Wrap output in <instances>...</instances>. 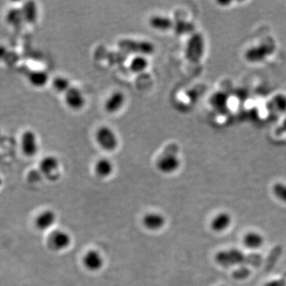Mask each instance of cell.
<instances>
[{"label":"cell","mask_w":286,"mask_h":286,"mask_svg":"<svg viewBox=\"0 0 286 286\" xmlns=\"http://www.w3.org/2000/svg\"><path fill=\"white\" fill-rule=\"evenodd\" d=\"M204 54V39L199 33H193L188 40L185 48V56L188 60L197 63L201 60Z\"/></svg>","instance_id":"2"},{"label":"cell","mask_w":286,"mask_h":286,"mask_svg":"<svg viewBox=\"0 0 286 286\" xmlns=\"http://www.w3.org/2000/svg\"><path fill=\"white\" fill-rule=\"evenodd\" d=\"M60 169L61 165L59 160L52 155L45 157L39 165V171L41 174L50 181H56L59 179L61 174Z\"/></svg>","instance_id":"5"},{"label":"cell","mask_w":286,"mask_h":286,"mask_svg":"<svg viewBox=\"0 0 286 286\" xmlns=\"http://www.w3.org/2000/svg\"><path fill=\"white\" fill-rule=\"evenodd\" d=\"M156 167L162 174H174L181 167V160L174 153H167L157 161Z\"/></svg>","instance_id":"7"},{"label":"cell","mask_w":286,"mask_h":286,"mask_svg":"<svg viewBox=\"0 0 286 286\" xmlns=\"http://www.w3.org/2000/svg\"><path fill=\"white\" fill-rule=\"evenodd\" d=\"M52 86L58 93H65L72 87L69 79L64 76H56L55 78L52 80Z\"/></svg>","instance_id":"21"},{"label":"cell","mask_w":286,"mask_h":286,"mask_svg":"<svg viewBox=\"0 0 286 286\" xmlns=\"http://www.w3.org/2000/svg\"><path fill=\"white\" fill-rule=\"evenodd\" d=\"M219 286H227V285H219Z\"/></svg>","instance_id":"31"},{"label":"cell","mask_w":286,"mask_h":286,"mask_svg":"<svg viewBox=\"0 0 286 286\" xmlns=\"http://www.w3.org/2000/svg\"><path fill=\"white\" fill-rule=\"evenodd\" d=\"M22 12H23V19L27 20L28 23H34L36 22L38 19V8L35 5V3L30 2L25 4L23 6Z\"/></svg>","instance_id":"20"},{"label":"cell","mask_w":286,"mask_h":286,"mask_svg":"<svg viewBox=\"0 0 286 286\" xmlns=\"http://www.w3.org/2000/svg\"><path fill=\"white\" fill-rule=\"evenodd\" d=\"M2 185V178H0V186Z\"/></svg>","instance_id":"30"},{"label":"cell","mask_w":286,"mask_h":286,"mask_svg":"<svg viewBox=\"0 0 286 286\" xmlns=\"http://www.w3.org/2000/svg\"><path fill=\"white\" fill-rule=\"evenodd\" d=\"M65 103L67 107L73 111H79L86 103L84 94L79 88L71 87L65 93Z\"/></svg>","instance_id":"10"},{"label":"cell","mask_w":286,"mask_h":286,"mask_svg":"<svg viewBox=\"0 0 286 286\" xmlns=\"http://www.w3.org/2000/svg\"><path fill=\"white\" fill-rule=\"evenodd\" d=\"M118 46L124 51L135 54V56L151 55L155 52V46L147 41L123 39L118 42Z\"/></svg>","instance_id":"4"},{"label":"cell","mask_w":286,"mask_h":286,"mask_svg":"<svg viewBox=\"0 0 286 286\" xmlns=\"http://www.w3.org/2000/svg\"><path fill=\"white\" fill-rule=\"evenodd\" d=\"M141 223L148 231H159L166 226V219L159 212H149L143 216Z\"/></svg>","instance_id":"11"},{"label":"cell","mask_w":286,"mask_h":286,"mask_svg":"<svg viewBox=\"0 0 286 286\" xmlns=\"http://www.w3.org/2000/svg\"><path fill=\"white\" fill-rule=\"evenodd\" d=\"M104 257L97 250H88L83 257V265L90 272H98L103 269L104 265Z\"/></svg>","instance_id":"9"},{"label":"cell","mask_w":286,"mask_h":286,"mask_svg":"<svg viewBox=\"0 0 286 286\" xmlns=\"http://www.w3.org/2000/svg\"><path fill=\"white\" fill-rule=\"evenodd\" d=\"M27 80L34 88H42L50 81V76L45 70H33L29 73Z\"/></svg>","instance_id":"14"},{"label":"cell","mask_w":286,"mask_h":286,"mask_svg":"<svg viewBox=\"0 0 286 286\" xmlns=\"http://www.w3.org/2000/svg\"><path fill=\"white\" fill-rule=\"evenodd\" d=\"M243 244L248 249L255 250L263 246L264 238L260 233L256 231H250L246 233L242 239Z\"/></svg>","instance_id":"18"},{"label":"cell","mask_w":286,"mask_h":286,"mask_svg":"<svg viewBox=\"0 0 286 286\" xmlns=\"http://www.w3.org/2000/svg\"><path fill=\"white\" fill-rule=\"evenodd\" d=\"M148 65H149V61L147 60V57H144V56H135L130 61L129 67H130V69L132 73H141L147 70Z\"/></svg>","instance_id":"19"},{"label":"cell","mask_w":286,"mask_h":286,"mask_svg":"<svg viewBox=\"0 0 286 286\" xmlns=\"http://www.w3.org/2000/svg\"><path fill=\"white\" fill-rule=\"evenodd\" d=\"M35 171H31V174H29L28 179L31 182H37V181H40L41 174L40 171L37 172L36 175H35Z\"/></svg>","instance_id":"28"},{"label":"cell","mask_w":286,"mask_h":286,"mask_svg":"<svg viewBox=\"0 0 286 286\" xmlns=\"http://www.w3.org/2000/svg\"><path fill=\"white\" fill-rule=\"evenodd\" d=\"M56 219H57V216H56L55 212L51 210H47L41 213L37 217L35 224L41 231H46L54 225Z\"/></svg>","instance_id":"17"},{"label":"cell","mask_w":286,"mask_h":286,"mask_svg":"<svg viewBox=\"0 0 286 286\" xmlns=\"http://www.w3.org/2000/svg\"><path fill=\"white\" fill-rule=\"evenodd\" d=\"M95 141L103 151H115L118 146V137L113 129L107 126H100L95 133Z\"/></svg>","instance_id":"1"},{"label":"cell","mask_w":286,"mask_h":286,"mask_svg":"<svg viewBox=\"0 0 286 286\" xmlns=\"http://www.w3.org/2000/svg\"><path fill=\"white\" fill-rule=\"evenodd\" d=\"M114 166L110 159L103 158L95 162L94 171L97 177L100 178H107L111 176L114 172Z\"/></svg>","instance_id":"15"},{"label":"cell","mask_w":286,"mask_h":286,"mask_svg":"<svg viewBox=\"0 0 286 286\" xmlns=\"http://www.w3.org/2000/svg\"><path fill=\"white\" fill-rule=\"evenodd\" d=\"M149 25L155 31H168L174 29V22L167 16H155L150 19Z\"/></svg>","instance_id":"16"},{"label":"cell","mask_w":286,"mask_h":286,"mask_svg":"<svg viewBox=\"0 0 286 286\" xmlns=\"http://www.w3.org/2000/svg\"><path fill=\"white\" fill-rule=\"evenodd\" d=\"M20 147L23 155L27 158H33L39 151V141L38 135L34 130H27L20 137Z\"/></svg>","instance_id":"6"},{"label":"cell","mask_w":286,"mask_h":286,"mask_svg":"<svg viewBox=\"0 0 286 286\" xmlns=\"http://www.w3.org/2000/svg\"><path fill=\"white\" fill-rule=\"evenodd\" d=\"M126 103V96L122 92L116 91L111 93L104 103L105 111L109 114H114L122 110Z\"/></svg>","instance_id":"12"},{"label":"cell","mask_w":286,"mask_h":286,"mask_svg":"<svg viewBox=\"0 0 286 286\" xmlns=\"http://www.w3.org/2000/svg\"><path fill=\"white\" fill-rule=\"evenodd\" d=\"M283 129H284V130H286V117L285 118H284V122H283Z\"/></svg>","instance_id":"29"},{"label":"cell","mask_w":286,"mask_h":286,"mask_svg":"<svg viewBox=\"0 0 286 286\" xmlns=\"http://www.w3.org/2000/svg\"><path fill=\"white\" fill-rule=\"evenodd\" d=\"M273 108L279 112L286 111V96L284 95H277L272 100Z\"/></svg>","instance_id":"26"},{"label":"cell","mask_w":286,"mask_h":286,"mask_svg":"<svg viewBox=\"0 0 286 286\" xmlns=\"http://www.w3.org/2000/svg\"><path fill=\"white\" fill-rule=\"evenodd\" d=\"M6 19L8 23L13 26L19 25L24 20L22 10L16 9V8H14L8 12Z\"/></svg>","instance_id":"23"},{"label":"cell","mask_w":286,"mask_h":286,"mask_svg":"<svg viewBox=\"0 0 286 286\" xmlns=\"http://www.w3.org/2000/svg\"><path fill=\"white\" fill-rule=\"evenodd\" d=\"M273 193L280 201L286 203V185L282 182L275 183L273 186Z\"/></svg>","instance_id":"25"},{"label":"cell","mask_w":286,"mask_h":286,"mask_svg":"<svg viewBox=\"0 0 286 286\" xmlns=\"http://www.w3.org/2000/svg\"><path fill=\"white\" fill-rule=\"evenodd\" d=\"M215 261L223 268L235 266L240 265L245 261V254L238 249L231 248L218 252L215 256Z\"/></svg>","instance_id":"3"},{"label":"cell","mask_w":286,"mask_h":286,"mask_svg":"<svg viewBox=\"0 0 286 286\" xmlns=\"http://www.w3.org/2000/svg\"><path fill=\"white\" fill-rule=\"evenodd\" d=\"M231 216L226 212H219L212 218L210 223V227L212 231L216 233L223 232L226 231L231 225Z\"/></svg>","instance_id":"13"},{"label":"cell","mask_w":286,"mask_h":286,"mask_svg":"<svg viewBox=\"0 0 286 286\" xmlns=\"http://www.w3.org/2000/svg\"><path fill=\"white\" fill-rule=\"evenodd\" d=\"M71 244V236L69 233L62 230L52 232L48 238V246L54 251H61L69 247Z\"/></svg>","instance_id":"8"},{"label":"cell","mask_w":286,"mask_h":286,"mask_svg":"<svg viewBox=\"0 0 286 286\" xmlns=\"http://www.w3.org/2000/svg\"><path fill=\"white\" fill-rule=\"evenodd\" d=\"M174 31L178 35H193L194 33L195 27L193 23L185 20H179L174 23Z\"/></svg>","instance_id":"22"},{"label":"cell","mask_w":286,"mask_h":286,"mask_svg":"<svg viewBox=\"0 0 286 286\" xmlns=\"http://www.w3.org/2000/svg\"><path fill=\"white\" fill-rule=\"evenodd\" d=\"M210 102L215 109H222L225 107L226 103H227V96L224 93L217 92L212 95Z\"/></svg>","instance_id":"24"},{"label":"cell","mask_w":286,"mask_h":286,"mask_svg":"<svg viewBox=\"0 0 286 286\" xmlns=\"http://www.w3.org/2000/svg\"><path fill=\"white\" fill-rule=\"evenodd\" d=\"M263 286H286V280L284 279H275L265 283Z\"/></svg>","instance_id":"27"}]
</instances>
